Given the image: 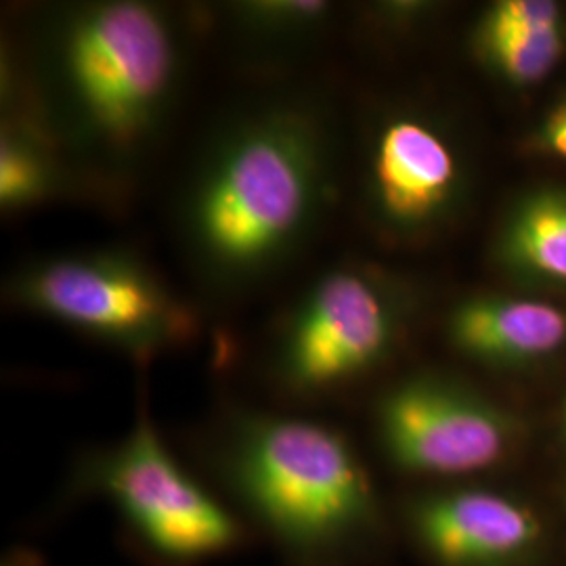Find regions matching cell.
Here are the masks:
<instances>
[{
  "instance_id": "obj_1",
  "label": "cell",
  "mask_w": 566,
  "mask_h": 566,
  "mask_svg": "<svg viewBox=\"0 0 566 566\" xmlns=\"http://www.w3.org/2000/svg\"><path fill=\"white\" fill-rule=\"evenodd\" d=\"M334 196L324 109L304 97L259 103L206 143L179 203L182 248L210 290L243 292L311 242Z\"/></svg>"
},
{
  "instance_id": "obj_2",
  "label": "cell",
  "mask_w": 566,
  "mask_h": 566,
  "mask_svg": "<svg viewBox=\"0 0 566 566\" xmlns=\"http://www.w3.org/2000/svg\"><path fill=\"white\" fill-rule=\"evenodd\" d=\"M13 67V63H11ZM185 41L175 15L143 0L72 2L36 28L21 102L76 172L130 177L177 107Z\"/></svg>"
},
{
  "instance_id": "obj_3",
  "label": "cell",
  "mask_w": 566,
  "mask_h": 566,
  "mask_svg": "<svg viewBox=\"0 0 566 566\" xmlns=\"http://www.w3.org/2000/svg\"><path fill=\"white\" fill-rule=\"evenodd\" d=\"M15 308L147 361L198 332L196 311L126 248H93L21 264L7 283Z\"/></svg>"
},
{
  "instance_id": "obj_4",
  "label": "cell",
  "mask_w": 566,
  "mask_h": 566,
  "mask_svg": "<svg viewBox=\"0 0 566 566\" xmlns=\"http://www.w3.org/2000/svg\"><path fill=\"white\" fill-rule=\"evenodd\" d=\"M229 470L245 502L292 546H327L364 525L374 507L353 447L338 430L311 420H243Z\"/></svg>"
},
{
  "instance_id": "obj_5",
  "label": "cell",
  "mask_w": 566,
  "mask_h": 566,
  "mask_svg": "<svg viewBox=\"0 0 566 566\" xmlns=\"http://www.w3.org/2000/svg\"><path fill=\"white\" fill-rule=\"evenodd\" d=\"M403 327V306L385 277L361 264L324 271L287 311L275 340L277 378L322 392L385 361Z\"/></svg>"
},
{
  "instance_id": "obj_6",
  "label": "cell",
  "mask_w": 566,
  "mask_h": 566,
  "mask_svg": "<svg viewBox=\"0 0 566 566\" xmlns=\"http://www.w3.org/2000/svg\"><path fill=\"white\" fill-rule=\"evenodd\" d=\"M91 481L118 504L145 546L168 560L208 558L238 539L231 516L177 464L147 413L91 464Z\"/></svg>"
},
{
  "instance_id": "obj_7",
  "label": "cell",
  "mask_w": 566,
  "mask_h": 566,
  "mask_svg": "<svg viewBox=\"0 0 566 566\" xmlns=\"http://www.w3.org/2000/svg\"><path fill=\"white\" fill-rule=\"evenodd\" d=\"M378 430L395 464L422 474H468L506 455L512 426L502 411L443 378L420 376L386 392Z\"/></svg>"
},
{
  "instance_id": "obj_8",
  "label": "cell",
  "mask_w": 566,
  "mask_h": 566,
  "mask_svg": "<svg viewBox=\"0 0 566 566\" xmlns=\"http://www.w3.org/2000/svg\"><path fill=\"white\" fill-rule=\"evenodd\" d=\"M464 170L446 133L418 114H392L371 135L365 198L374 221L392 235H418L443 223L462 198Z\"/></svg>"
},
{
  "instance_id": "obj_9",
  "label": "cell",
  "mask_w": 566,
  "mask_h": 566,
  "mask_svg": "<svg viewBox=\"0 0 566 566\" xmlns=\"http://www.w3.org/2000/svg\"><path fill=\"white\" fill-rule=\"evenodd\" d=\"M416 526L426 547L449 566L502 563L539 537L528 507L489 491H455L418 507Z\"/></svg>"
},
{
  "instance_id": "obj_10",
  "label": "cell",
  "mask_w": 566,
  "mask_h": 566,
  "mask_svg": "<svg viewBox=\"0 0 566 566\" xmlns=\"http://www.w3.org/2000/svg\"><path fill=\"white\" fill-rule=\"evenodd\" d=\"M447 336L479 361H533L565 346L566 313L542 301L476 296L449 313Z\"/></svg>"
},
{
  "instance_id": "obj_11",
  "label": "cell",
  "mask_w": 566,
  "mask_h": 566,
  "mask_svg": "<svg viewBox=\"0 0 566 566\" xmlns=\"http://www.w3.org/2000/svg\"><path fill=\"white\" fill-rule=\"evenodd\" d=\"M9 109L0 130V210L18 214L60 198L76 170L23 103Z\"/></svg>"
},
{
  "instance_id": "obj_12",
  "label": "cell",
  "mask_w": 566,
  "mask_h": 566,
  "mask_svg": "<svg viewBox=\"0 0 566 566\" xmlns=\"http://www.w3.org/2000/svg\"><path fill=\"white\" fill-rule=\"evenodd\" d=\"M500 261L535 282L566 285V189L531 191L507 214Z\"/></svg>"
},
{
  "instance_id": "obj_13",
  "label": "cell",
  "mask_w": 566,
  "mask_h": 566,
  "mask_svg": "<svg viewBox=\"0 0 566 566\" xmlns=\"http://www.w3.org/2000/svg\"><path fill=\"white\" fill-rule=\"evenodd\" d=\"M223 15L235 36L263 51H294L317 41L334 15L325 0H240Z\"/></svg>"
},
{
  "instance_id": "obj_14",
  "label": "cell",
  "mask_w": 566,
  "mask_h": 566,
  "mask_svg": "<svg viewBox=\"0 0 566 566\" xmlns=\"http://www.w3.org/2000/svg\"><path fill=\"white\" fill-rule=\"evenodd\" d=\"M479 60L512 84H533L546 78L566 51L565 30L542 34H485L474 32Z\"/></svg>"
},
{
  "instance_id": "obj_15",
  "label": "cell",
  "mask_w": 566,
  "mask_h": 566,
  "mask_svg": "<svg viewBox=\"0 0 566 566\" xmlns=\"http://www.w3.org/2000/svg\"><path fill=\"white\" fill-rule=\"evenodd\" d=\"M563 25V9L552 0H500L486 9L474 32L542 34L565 30Z\"/></svg>"
},
{
  "instance_id": "obj_16",
  "label": "cell",
  "mask_w": 566,
  "mask_h": 566,
  "mask_svg": "<svg viewBox=\"0 0 566 566\" xmlns=\"http://www.w3.org/2000/svg\"><path fill=\"white\" fill-rule=\"evenodd\" d=\"M539 143L552 156L566 160V95L547 112L539 126Z\"/></svg>"
},
{
  "instance_id": "obj_17",
  "label": "cell",
  "mask_w": 566,
  "mask_h": 566,
  "mask_svg": "<svg viewBox=\"0 0 566 566\" xmlns=\"http://www.w3.org/2000/svg\"><path fill=\"white\" fill-rule=\"evenodd\" d=\"M9 566H25V563H11Z\"/></svg>"
},
{
  "instance_id": "obj_18",
  "label": "cell",
  "mask_w": 566,
  "mask_h": 566,
  "mask_svg": "<svg viewBox=\"0 0 566 566\" xmlns=\"http://www.w3.org/2000/svg\"><path fill=\"white\" fill-rule=\"evenodd\" d=\"M565 430H566V405H565Z\"/></svg>"
}]
</instances>
